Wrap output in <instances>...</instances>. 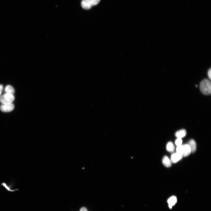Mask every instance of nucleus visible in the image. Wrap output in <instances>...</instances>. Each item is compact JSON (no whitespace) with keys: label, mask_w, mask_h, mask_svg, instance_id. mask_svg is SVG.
Here are the masks:
<instances>
[{"label":"nucleus","mask_w":211,"mask_h":211,"mask_svg":"<svg viewBox=\"0 0 211 211\" xmlns=\"http://www.w3.org/2000/svg\"><path fill=\"white\" fill-rule=\"evenodd\" d=\"M188 144L190 147L191 152H195L196 148V145L195 141L193 139H191L189 141Z\"/></svg>","instance_id":"9"},{"label":"nucleus","mask_w":211,"mask_h":211,"mask_svg":"<svg viewBox=\"0 0 211 211\" xmlns=\"http://www.w3.org/2000/svg\"><path fill=\"white\" fill-rule=\"evenodd\" d=\"M182 140L181 138H177L175 141V144L177 146H179L182 145Z\"/></svg>","instance_id":"14"},{"label":"nucleus","mask_w":211,"mask_h":211,"mask_svg":"<svg viewBox=\"0 0 211 211\" xmlns=\"http://www.w3.org/2000/svg\"><path fill=\"white\" fill-rule=\"evenodd\" d=\"M211 69H210L208 70V73H207V74H208V76L209 78H210V79H211Z\"/></svg>","instance_id":"16"},{"label":"nucleus","mask_w":211,"mask_h":211,"mask_svg":"<svg viewBox=\"0 0 211 211\" xmlns=\"http://www.w3.org/2000/svg\"><path fill=\"white\" fill-rule=\"evenodd\" d=\"M80 211H88L87 208L84 207H81L80 210Z\"/></svg>","instance_id":"17"},{"label":"nucleus","mask_w":211,"mask_h":211,"mask_svg":"<svg viewBox=\"0 0 211 211\" xmlns=\"http://www.w3.org/2000/svg\"><path fill=\"white\" fill-rule=\"evenodd\" d=\"M186 132L185 129H182L177 131L175 133V136L177 138H181L185 137Z\"/></svg>","instance_id":"10"},{"label":"nucleus","mask_w":211,"mask_h":211,"mask_svg":"<svg viewBox=\"0 0 211 211\" xmlns=\"http://www.w3.org/2000/svg\"><path fill=\"white\" fill-rule=\"evenodd\" d=\"M100 0H90L92 6H95L97 4L100 2Z\"/></svg>","instance_id":"15"},{"label":"nucleus","mask_w":211,"mask_h":211,"mask_svg":"<svg viewBox=\"0 0 211 211\" xmlns=\"http://www.w3.org/2000/svg\"><path fill=\"white\" fill-rule=\"evenodd\" d=\"M14 99L13 94L6 93L0 97V102L3 104L12 103Z\"/></svg>","instance_id":"3"},{"label":"nucleus","mask_w":211,"mask_h":211,"mask_svg":"<svg viewBox=\"0 0 211 211\" xmlns=\"http://www.w3.org/2000/svg\"><path fill=\"white\" fill-rule=\"evenodd\" d=\"M176 151L177 153L184 157L188 156L191 152L190 149L188 144L181 145L177 146Z\"/></svg>","instance_id":"2"},{"label":"nucleus","mask_w":211,"mask_h":211,"mask_svg":"<svg viewBox=\"0 0 211 211\" xmlns=\"http://www.w3.org/2000/svg\"><path fill=\"white\" fill-rule=\"evenodd\" d=\"M1 185H2L7 190L9 191L10 192H14L16 190H18V189L12 190L10 188L9 186H8L6 183H2Z\"/></svg>","instance_id":"13"},{"label":"nucleus","mask_w":211,"mask_h":211,"mask_svg":"<svg viewBox=\"0 0 211 211\" xmlns=\"http://www.w3.org/2000/svg\"><path fill=\"white\" fill-rule=\"evenodd\" d=\"M182 157L181 154L176 152L171 155V160L172 162L176 163L181 159Z\"/></svg>","instance_id":"6"},{"label":"nucleus","mask_w":211,"mask_h":211,"mask_svg":"<svg viewBox=\"0 0 211 211\" xmlns=\"http://www.w3.org/2000/svg\"><path fill=\"white\" fill-rule=\"evenodd\" d=\"M81 4L82 8L85 9H89L92 6L90 0H82Z\"/></svg>","instance_id":"5"},{"label":"nucleus","mask_w":211,"mask_h":211,"mask_svg":"<svg viewBox=\"0 0 211 211\" xmlns=\"http://www.w3.org/2000/svg\"><path fill=\"white\" fill-rule=\"evenodd\" d=\"M200 88L201 92L205 95H209L211 93L210 82L207 79L203 80L200 82Z\"/></svg>","instance_id":"1"},{"label":"nucleus","mask_w":211,"mask_h":211,"mask_svg":"<svg viewBox=\"0 0 211 211\" xmlns=\"http://www.w3.org/2000/svg\"><path fill=\"white\" fill-rule=\"evenodd\" d=\"M5 90L6 93L12 94H13L15 92L12 86L10 85H8L6 86L5 88Z\"/></svg>","instance_id":"11"},{"label":"nucleus","mask_w":211,"mask_h":211,"mask_svg":"<svg viewBox=\"0 0 211 211\" xmlns=\"http://www.w3.org/2000/svg\"><path fill=\"white\" fill-rule=\"evenodd\" d=\"M1 92L0 91V95H1Z\"/></svg>","instance_id":"19"},{"label":"nucleus","mask_w":211,"mask_h":211,"mask_svg":"<svg viewBox=\"0 0 211 211\" xmlns=\"http://www.w3.org/2000/svg\"><path fill=\"white\" fill-rule=\"evenodd\" d=\"M195 86H196V87H198V86H197V85H195Z\"/></svg>","instance_id":"20"},{"label":"nucleus","mask_w":211,"mask_h":211,"mask_svg":"<svg viewBox=\"0 0 211 211\" xmlns=\"http://www.w3.org/2000/svg\"><path fill=\"white\" fill-rule=\"evenodd\" d=\"M14 106L12 103L5 104L1 105L0 106L1 111L3 112H8L12 111L14 109Z\"/></svg>","instance_id":"4"},{"label":"nucleus","mask_w":211,"mask_h":211,"mask_svg":"<svg viewBox=\"0 0 211 211\" xmlns=\"http://www.w3.org/2000/svg\"><path fill=\"white\" fill-rule=\"evenodd\" d=\"M177 201V198L175 196H173L169 198L167 200L169 207L171 208L175 204Z\"/></svg>","instance_id":"7"},{"label":"nucleus","mask_w":211,"mask_h":211,"mask_svg":"<svg viewBox=\"0 0 211 211\" xmlns=\"http://www.w3.org/2000/svg\"><path fill=\"white\" fill-rule=\"evenodd\" d=\"M163 165L166 167H169L171 165V161L167 156H164L162 159Z\"/></svg>","instance_id":"8"},{"label":"nucleus","mask_w":211,"mask_h":211,"mask_svg":"<svg viewBox=\"0 0 211 211\" xmlns=\"http://www.w3.org/2000/svg\"><path fill=\"white\" fill-rule=\"evenodd\" d=\"M166 149L167 150L171 152H173L174 150V147L171 142H169L167 144Z\"/></svg>","instance_id":"12"},{"label":"nucleus","mask_w":211,"mask_h":211,"mask_svg":"<svg viewBox=\"0 0 211 211\" xmlns=\"http://www.w3.org/2000/svg\"><path fill=\"white\" fill-rule=\"evenodd\" d=\"M3 88V86L2 85L0 84V91L1 92Z\"/></svg>","instance_id":"18"}]
</instances>
